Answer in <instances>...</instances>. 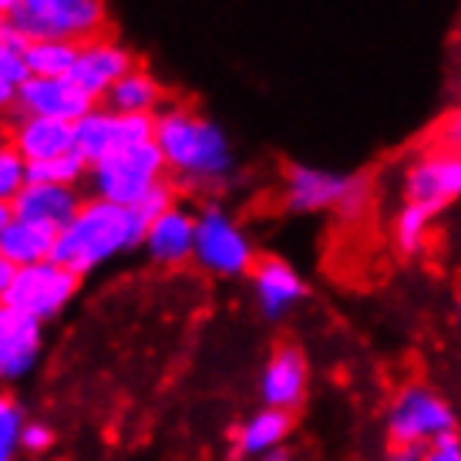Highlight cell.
<instances>
[{
	"instance_id": "6da1fadb",
	"label": "cell",
	"mask_w": 461,
	"mask_h": 461,
	"mask_svg": "<svg viewBox=\"0 0 461 461\" xmlns=\"http://www.w3.org/2000/svg\"><path fill=\"white\" fill-rule=\"evenodd\" d=\"M155 145L162 149L168 179L179 193L219 195L236 179V149L226 129L209 115L168 102L155 115Z\"/></svg>"
},
{
	"instance_id": "7a4b0ae2",
	"label": "cell",
	"mask_w": 461,
	"mask_h": 461,
	"mask_svg": "<svg viewBox=\"0 0 461 461\" xmlns=\"http://www.w3.org/2000/svg\"><path fill=\"white\" fill-rule=\"evenodd\" d=\"M145 232H149V222L139 209L88 195L77 209V216L58 232L51 259L85 280L95 269H102L104 263L141 249Z\"/></svg>"
},
{
	"instance_id": "3957f363",
	"label": "cell",
	"mask_w": 461,
	"mask_h": 461,
	"mask_svg": "<svg viewBox=\"0 0 461 461\" xmlns=\"http://www.w3.org/2000/svg\"><path fill=\"white\" fill-rule=\"evenodd\" d=\"M283 209L294 216H321L333 212L344 222L360 219L374 203V182L367 172H340V168L290 162L283 168L280 185Z\"/></svg>"
},
{
	"instance_id": "277c9868",
	"label": "cell",
	"mask_w": 461,
	"mask_h": 461,
	"mask_svg": "<svg viewBox=\"0 0 461 461\" xmlns=\"http://www.w3.org/2000/svg\"><path fill=\"white\" fill-rule=\"evenodd\" d=\"M384 435L391 451H424L441 438L458 435V414L438 387L408 381L391 394L384 408Z\"/></svg>"
},
{
	"instance_id": "5b68a950",
	"label": "cell",
	"mask_w": 461,
	"mask_h": 461,
	"mask_svg": "<svg viewBox=\"0 0 461 461\" xmlns=\"http://www.w3.org/2000/svg\"><path fill=\"white\" fill-rule=\"evenodd\" d=\"M7 24L34 41H61V44H88L112 34L108 0H21Z\"/></svg>"
},
{
	"instance_id": "8992f818",
	"label": "cell",
	"mask_w": 461,
	"mask_h": 461,
	"mask_svg": "<svg viewBox=\"0 0 461 461\" xmlns=\"http://www.w3.org/2000/svg\"><path fill=\"white\" fill-rule=\"evenodd\" d=\"M257 246L219 199H209L195 209V253L193 263L216 280H240L257 267Z\"/></svg>"
},
{
	"instance_id": "52a82bcc",
	"label": "cell",
	"mask_w": 461,
	"mask_h": 461,
	"mask_svg": "<svg viewBox=\"0 0 461 461\" xmlns=\"http://www.w3.org/2000/svg\"><path fill=\"white\" fill-rule=\"evenodd\" d=\"M162 182H168V166L162 158V149L155 141H145V145H131V149H122V152L95 162L88 168L85 189H88L91 199L139 209Z\"/></svg>"
},
{
	"instance_id": "ba28073f",
	"label": "cell",
	"mask_w": 461,
	"mask_h": 461,
	"mask_svg": "<svg viewBox=\"0 0 461 461\" xmlns=\"http://www.w3.org/2000/svg\"><path fill=\"white\" fill-rule=\"evenodd\" d=\"M77 290H81V276L77 273L65 269L61 263H54V259H44V263L17 269V276H14L7 296H4V303L41 323H51L71 307Z\"/></svg>"
},
{
	"instance_id": "9c48e42d",
	"label": "cell",
	"mask_w": 461,
	"mask_h": 461,
	"mask_svg": "<svg viewBox=\"0 0 461 461\" xmlns=\"http://www.w3.org/2000/svg\"><path fill=\"white\" fill-rule=\"evenodd\" d=\"M461 199V152L451 149H421L411 155V162L401 172V203H414L428 209L431 216H441L448 205Z\"/></svg>"
},
{
	"instance_id": "30bf717a",
	"label": "cell",
	"mask_w": 461,
	"mask_h": 461,
	"mask_svg": "<svg viewBox=\"0 0 461 461\" xmlns=\"http://www.w3.org/2000/svg\"><path fill=\"white\" fill-rule=\"evenodd\" d=\"M145 141H155V115H118L104 104H95L81 122H75V152L88 166Z\"/></svg>"
},
{
	"instance_id": "8fae6325",
	"label": "cell",
	"mask_w": 461,
	"mask_h": 461,
	"mask_svg": "<svg viewBox=\"0 0 461 461\" xmlns=\"http://www.w3.org/2000/svg\"><path fill=\"white\" fill-rule=\"evenodd\" d=\"M135 65H139V58L131 54V48H125L112 34H104V38H95L77 48L75 68H71L68 77L88 95L91 102L102 104L104 95L115 88L118 81L129 75Z\"/></svg>"
},
{
	"instance_id": "7c38bea8",
	"label": "cell",
	"mask_w": 461,
	"mask_h": 461,
	"mask_svg": "<svg viewBox=\"0 0 461 461\" xmlns=\"http://www.w3.org/2000/svg\"><path fill=\"white\" fill-rule=\"evenodd\" d=\"M249 290L259 317L269 323H280L307 300V280L300 269L283 257H259L249 273Z\"/></svg>"
},
{
	"instance_id": "4fadbf2b",
	"label": "cell",
	"mask_w": 461,
	"mask_h": 461,
	"mask_svg": "<svg viewBox=\"0 0 461 461\" xmlns=\"http://www.w3.org/2000/svg\"><path fill=\"white\" fill-rule=\"evenodd\" d=\"M259 401L263 408H276L286 414H296L303 408L310 391V364L307 354L296 344L273 347L263 371H259Z\"/></svg>"
},
{
	"instance_id": "5bb4252c",
	"label": "cell",
	"mask_w": 461,
	"mask_h": 461,
	"mask_svg": "<svg viewBox=\"0 0 461 461\" xmlns=\"http://www.w3.org/2000/svg\"><path fill=\"white\" fill-rule=\"evenodd\" d=\"M91 108H95V102L77 88L71 77H27L17 91V104H14L17 115L58 118L68 125L81 122Z\"/></svg>"
},
{
	"instance_id": "9a60e30c",
	"label": "cell",
	"mask_w": 461,
	"mask_h": 461,
	"mask_svg": "<svg viewBox=\"0 0 461 461\" xmlns=\"http://www.w3.org/2000/svg\"><path fill=\"white\" fill-rule=\"evenodd\" d=\"M44 354V323L0 303V381H24Z\"/></svg>"
},
{
	"instance_id": "2e32d148",
	"label": "cell",
	"mask_w": 461,
	"mask_h": 461,
	"mask_svg": "<svg viewBox=\"0 0 461 461\" xmlns=\"http://www.w3.org/2000/svg\"><path fill=\"white\" fill-rule=\"evenodd\" d=\"M145 257L152 259L155 267L162 269H179L185 263H193L195 253V212L176 203L168 212L149 222L145 232Z\"/></svg>"
},
{
	"instance_id": "e0dca14e",
	"label": "cell",
	"mask_w": 461,
	"mask_h": 461,
	"mask_svg": "<svg viewBox=\"0 0 461 461\" xmlns=\"http://www.w3.org/2000/svg\"><path fill=\"white\" fill-rule=\"evenodd\" d=\"M294 435V414L276 408H257L232 428V455L240 461H263L286 451Z\"/></svg>"
},
{
	"instance_id": "ac0fdd59",
	"label": "cell",
	"mask_w": 461,
	"mask_h": 461,
	"mask_svg": "<svg viewBox=\"0 0 461 461\" xmlns=\"http://www.w3.org/2000/svg\"><path fill=\"white\" fill-rule=\"evenodd\" d=\"M85 203L81 189L71 185H44V182H27L21 195L11 203L14 219H24V222H38L48 230L61 232L77 216V209Z\"/></svg>"
},
{
	"instance_id": "d6986e66",
	"label": "cell",
	"mask_w": 461,
	"mask_h": 461,
	"mask_svg": "<svg viewBox=\"0 0 461 461\" xmlns=\"http://www.w3.org/2000/svg\"><path fill=\"white\" fill-rule=\"evenodd\" d=\"M7 141L21 152V158H24L27 166H34V162H51V158H61V155L75 152V125L58 122V118L17 115Z\"/></svg>"
},
{
	"instance_id": "ffe728a7",
	"label": "cell",
	"mask_w": 461,
	"mask_h": 461,
	"mask_svg": "<svg viewBox=\"0 0 461 461\" xmlns=\"http://www.w3.org/2000/svg\"><path fill=\"white\" fill-rule=\"evenodd\" d=\"M104 108L118 115H158L168 104V91L145 65H135L115 88L104 95Z\"/></svg>"
},
{
	"instance_id": "44dd1931",
	"label": "cell",
	"mask_w": 461,
	"mask_h": 461,
	"mask_svg": "<svg viewBox=\"0 0 461 461\" xmlns=\"http://www.w3.org/2000/svg\"><path fill=\"white\" fill-rule=\"evenodd\" d=\"M54 243H58V232L48 230V226L24 222V219H11V226L0 236V253L21 269V267H34V263L51 259Z\"/></svg>"
},
{
	"instance_id": "7402d4cb",
	"label": "cell",
	"mask_w": 461,
	"mask_h": 461,
	"mask_svg": "<svg viewBox=\"0 0 461 461\" xmlns=\"http://www.w3.org/2000/svg\"><path fill=\"white\" fill-rule=\"evenodd\" d=\"M431 226H435V216L414 203H401L394 212V222H391V236H394V246L401 257H421L428 249V240H431Z\"/></svg>"
},
{
	"instance_id": "603a6c76",
	"label": "cell",
	"mask_w": 461,
	"mask_h": 461,
	"mask_svg": "<svg viewBox=\"0 0 461 461\" xmlns=\"http://www.w3.org/2000/svg\"><path fill=\"white\" fill-rule=\"evenodd\" d=\"M77 48L61 41H34L27 44V71L31 77H68L75 68Z\"/></svg>"
},
{
	"instance_id": "cb8c5ba5",
	"label": "cell",
	"mask_w": 461,
	"mask_h": 461,
	"mask_svg": "<svg viewBox=\"0 0 461 461\" xmlns=\"http://www.w3.org/2000/svg\"><path fill=\"white\" fill-rule=\"evenodd\" d=\"M88 162L77 152H68L61 158H51V162H34L27 166V182H44V185H71V189H81L88 182Z\"/></svg>"
},
{
	"instance_id": "d4e9b609",
	"label": "cell",
	"mask_w": 461,
	"mask_h": 461,
	"mask_svg": "<svg viewBox=\"0 0 461 461\" xmlns=\"http://www.w3.org/2000/svg\"><path fill=\"white\" fill-rule=\"evenodd\" d=\"M27 185V162L11 141H0V205H11Z\"/></svg>"
},
{
	"instance_id": "484cf974",
	"label": "cell",
	"mask_w": 461,
	"mask_h": 461,
	"mask_svg": "<svg viewBox=\"0 0 461 461\" xmlns=\"http://www.w3.org/2000/svg\"><path fill=\"white\" fill-rule=\"evenodd\" d=\"M27 428L24 408L14 401L11 394H0V448L4 451H21V435Z\"/></svg>"
},
{
	"instance_id": "4316f807",
	"label": "cell",
	"mask_w": 461,
	"mask_h": 461,
	"mask_svg": "<svg viewBox=\"0 0 461 461\" xmlns=\"http://www.w3.org/2000/svg\"><path fill=\"white\" fill-rule=\"evenodd\" d=\"M54 448V428L48 421H27L24 435H21V451L31 455H44Z\"/></svg>"
},
{
	"instance_id": "83f0119b",
	"label": "cell",
	"mask_w": 461,
	"mask_h": 461,
	"mask_svg": "<svg viewBox=\"0 0 461 461\" xmlns=\"http://www.w3.org/2000/svg\"><path fill=\"white\" fill-rule=\"evenodd\" d=\"M435 145L438 149H451V152H461V102L451 108L448 115L438 122L435 129Z\"/></svg>"
},
{
	"instance_id": "f1b7e54d",
	"label": "cell",
	"mask_w": 461,
	"mask_h": 461,
	"mask_svg": "<svg viewBox=\"0 0 461 461\" xmlns=\"http://www.w3.org/2000/svg\"><path fill=\"white\" fill-rule=\"evenodd\" d=\"M424 461H461V438L448 435L424 451Z\"/></svg>"
},
{
	"instance_id": "f546056e",
	"label": "cell",
	"mask_w": 461,
	"mask_h": 461,
	"mask_svg": "<svg viewBox=\"0 0 461 461\" xmlns=\"http://www.w3.org/2000/svg\"><path fill=\"white\" fill-rule=\"evenodd\" d=\"M17 85H11V81H7V77L0 75V115H4V112H11L14 104H17Z\"/></svg>"
},
{
	"instance_id": "4dcf8cb0",
	"label": "cell",
	"mask_w": 461,
	"mask_h": 461,
	"mask_svg": "<svg viewBox=\"0 0 461 461\" xmlns=\"http://www.w3.org/2000/svg\"><path fill=\"white\" fill-rule=\"evenodd\" d=\"M14 276H17V267L0 253V303H4V296H7V290H11Z\"/></svg>"
},
{
	"instance_id": "1f68e13d",
	"label": "cell",
	"mask_w": 461,
	"mask_h": 461,
	"mask_svg": "<svg viewBox=\"0 0 461 461\" xmlns=\"http://www.w3.org/2000/svg\"><path fill=\"white\" fill-rule=\"evenodd\" d=\"M387 461H424V455H418V451H391Z\"/></svg>"
},
{
	"instance_id": "d6a6232c",
	"label": "cell",
	"mask_w": 461,
	"mask_h": 461,
	"mask_svg": "<svg viewBox=\"0 0 461 461\" xmlns=\"http://www.w3.org/2000/svg\"><path fill=\"white\" fill-rule=\"evenodd\" d=\"M11 219H14L11 205H0V236H4V230H7V226H11Z\"/></svg>"
},
{
	"instance_id": "836d02e7",
	"label": "cell",
	"mask_w": 461,
	"mask_h": 461,
	"mask_svg": "<svg viewBox=\"0 0 461 461\" xmlns=\"http://www.w3.org/2000/svg\"><path fill=\"white\" fill-rule=\"evenodd\" d=\"M17 7H21V0H0V14H4L7 21H11V14L17 11Z\"/></svg>"
},
{
	"instance_id": "e575fe53",
	"label": "cell",
	"mask_w": 461,
	"mask_h": 461,
	"mask_svg": "<svg viewBox=\"0 0 461 461\" xmlns=\"http://www.w3.org/2000/svg\"><path fill=\"white\" fill-rule=\"evenodd\" d=\"M263 461H290V455H286V451H280V455H273V458H263Z\"/></svg>"
},
{
	"instance_id": "d590c367",
	"label": "cell",
	"mask_w": 461,
	"mask_h": 461,
	"mask_svg": "<svg viewBox=\"0 0 461 461\" xmlns=\"http://www.w3.org/2000/svg\"><path fill=\"white\" fill-rule=\"evenodd\" d=\"M0 461H14V451H4V448H0Z\"/></svg>"
},
{
	"instance_id": "8d00e7d4",
	"label": "cell",
	"mask_w": 461,
	"mask_h": 461,
	"mask_svg": "<svg viewBox=\"0 0 461 461\" xmlns=\"http://www.w3.org/2000/svg\"><path fill=\"white\" fill-rule=\"evenodd\" d=\"M455 313H458V327H461V294H458V303H455Z\"/></svg>"
},
{
	"instance_id": "74e56055",
	"label": "cell",
	"mask_w": 461,
	"mask_h": 461,
	"mask_svg": "<svg viewBox=\"0 0 461 461\" xmlns=\"http://www.w3.org/2000/svg\"><path fill=\"white\" fill-rule=\"evenodd\" d=\"M4 31H7V17H4V14H0V34H4Z\"/></svg>"
}]
</instances>
